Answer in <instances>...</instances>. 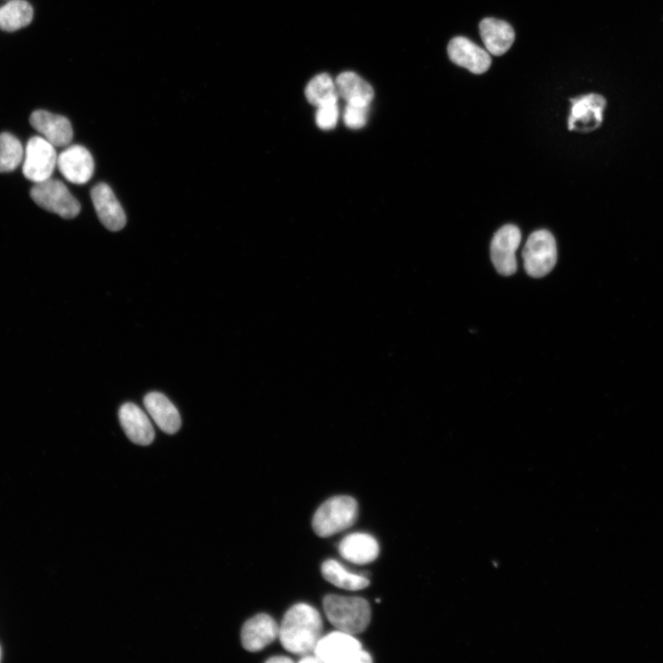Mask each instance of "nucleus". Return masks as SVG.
Returning <instances> with one entry per match:
<instances>
[{"instance_id": "obj_1", "label": "nucleus", "mask_w": 663, "mask_h": 663, "mask_svg": "<svg viewBox=\"0 0 663 663\" xmlns=\"http://www.w3.org/2000/svg\"><path fill=\"white\" fill-rule=\"evenodd\" d=\"M323 620L315 607L307 603L293 605L285 614L280 628V640L286 651L308 655L322 638Z\"/></svg>"}, {"instance_id": "obj_2", "label": "nucleus", "mask_w": 663, "mask_h": 663, "mask_svg": "<svg viewBox=\"0 0 663 663\" xmlns=\"http://www.w3.org/2000/svg\"><path fill=\"white\" fill-rule=\"evenodd\" d=\"M323 610L332 625L351 634L364 632L372 618L370 603L361 597L327 595Z\"/></svg>"}, {"instance_id": "obj_3", "label": "nucleus", "mask_w": 663, "mask_h": 663, "mask_svg": "<svg viewBox=\"0 0 663 663\" xmlns=\"http://www.w3.org/2000/svg\"><path fill=\"white\" fill-rule=\"evenodd\" d=\"M357 513L358 506L353 497L348 495L331 497L315 512L313 529L323 538L334 536L351 528L357 518Z\"/></svg>"}, {"instance_id": "obj_4", "label": "nucleus", "mask_w": 663, "mask_h": 663, "mask_svg": "<svg viewBox=\"0 0 663 663\" xmlns=\"http://www.w3.org/2000/svg\"><path fill=\"white\" fill-rule=\"evenodd\" d=\"M315 655L325 663H371L372 656L354 635L340 630L322 637Z\"/></svg>"}, {"instance_id": "obj_5", "label": "nucleus", "mask_w": 663, "mask_h": 663, "mask_svg": "<svg viewBox=\"0 0 663 663\" xmlns=\"http://www.w3.org/2000/svg\"><path fill=\"white\" fill-rule=\"evenodd\" d=\"M524 267L535 279L543 278L554 269L558 260L557 242L548 231H536L527 241L522 252Z\"/></svg>"}, {"instance_id": "obj_6", "label": "nucleus", "mask_w": 663, "mask_h": 663, "mask_svg": "<svg viewBox=\"0 0 663 663\" xmlns=\"http://www.w3.org/2000/svg\"><path fill=\"white\" fill-rule=\"evenodd\" d=\"M31 197L39 207L63 218H74L80 212V204L59 180L50 178L36 184Z\"/></svg>"}, {"instance_id": "obj_7", "label": "nucleus", "mask_w": 663, "mask_h": 663, "mask_svg": "<svg viewBox=\"0 0 663 663\" xmlns=\"http://www.w3.org/2000/svg\"><path fill=\"white\" fill-rule=\"evenodd\" d=\"M58 157L55 148L45 138L32 137L24 153V176L35 184L50 179L57 168Z\"/></svg>"}, {"instance_id": "obj_8", "label": "nucleus", "mask_w": 663, "mask_h": 663, "mask_svg": "<svg viewBox=\"0 0 663 663\" xmlns=\"http://www.w3.org/2000/svg\"><path fill=\"white\" fill-rule=\"evenodd\" d=\"M571 113L569 119V130L579 133H591L601 127L603 121V112L606 100L596 94L573 98Z\"/></svg>"}, {"instance_id": "obj_9", "label": "nucleus", "mask_w": 663, "mask_h": 663, "mask_svg": "<svg viewBox=\"0 0 663 663\" xmlns=\"http://www.w3.org/2000/svg\"><path fill=\"white\" fill-rule=\"evenodd\" d=\"M521 241L518 227L506 225L497 232L491 242L492 263L503 275H512L517 271L516 251Z\"/></svg>"}, {"instance_id": "obj_10", "label": "nucleus", "mask_w": 663, "mask_h": 663, "mask_svg": "<svg viewBox=\"0 0 663 663\" xmlns=\"http://www.w3.org/2000/svg\"><path fill=\"white\" fill-rule=\"evenodd\" d=\"M58 168L62 176L75 184H87L94 174V160L85 147H69L58 157Z\"/></svg>"}, {"instance_id": "obj_11", "label": "nucleus", "mask_w": 663, "mask_h": 663, "mask_svg": "<svg viewBox=\"0 0 663 663\" xmlns=\"http://www.w3.org/2000/svg\"><path fill=\"white\" fill-rule=\"evenodd\" d=\"M91 197L98 217L107 230L119 232L126 226V213L109 185L103 183L95 185Z\"/></svg>"}, {"instance_id": "obj_12", "label": "nucleus", "mask_w": 663, "mask_h": 663, "mask_svg": "<svg viewBox=\"0 0 663 663\" xmlns=\"http://www.w3.org/2000/svg\"><path fill=\"white\" fill-rule=\"evenodd\" d=\"M448 54L455 65L477 75L487 72L491 66L488 52L466 37L454 38L448 45Z\"/></svg>"}, {"instance_id": "obj_13", "label": "nucleus", "mask_w": 663, "mask_h": 663, "mask_svg": "<svg viewBox=\"0 0 663 663\" xmlns=\"http://www.w3.org/2000/svg\"><path fill=\"white\" fill-rule=\"evenodd\" d=\"M32 127L54 148L69 146L73 140V129L68 119L37 110L30 118Z\"/></svg>"}, {"instance_id": "obj_14", "label": "nucleus", "mask_w": 663, "mask_h": 663, "mask_svg": "<svg viewBox=\"0 0 663 663\" xmlns=\"http://www.w3.org/2000/svg\"><path fill=\"white\" fill-rule=\"evenodd\" d=\"M280 635L278 624L270 616L260 614L249 619L241 629L242 647L250 652L262 651Z\"/></svg>"}, {"instance_id": "obj_15", "label": "nucleus", "mask_w": 663, "mask_h": 663, "mask_svg": "<svg viewBox=\"0 0 663 663\" xmlns=\"http://www.w3.org/2000/svg\"><path fill=\"white\" fill-rule=\"evenodd\" d=\"M119 419L123 430L134 444L147 446L151 445L155 431L143 409L127 403L121 406Z\"/></svg>"}, {"instance_id": "obj_16", "label": "nucleus", "mask_w": 663, "mask_h": 663, "mask_svg": "<svg viewBox=\"0 0 663 663\" xmlns=\"http://www.w3.org/2000/svg\"><path fill=\"white\" fill-rule=\"evenodd\" d=\"M339 550L343 559L357 565L373 562L380 552L377 540L371 535L362 533L346 536L340 542Z\"/></svg>"}, {"instance_id": "obj_17", "label": "nucleus", "mask_w": 663, "mask_h": 663, "mask_svg": "<svg viewBox=\"0 0 663 663\" xmlns=\"http://www.w3.org/2000/svg\"><path fill=\"white\" fill-rule=\"evenodd\" d=\"M479 30L487 52L496 57L508 52L515 40L513 28L504 20L486 18L480 22Z\"/></svg>"}, {"instance_id": "obj_18", "label": "nucleus", "mask_w": 663, "mask_h": 663, "mask_svg": "<svg viewBox=\"0 0 663 663\" xmlns=\"http://www.w3.org/2000/svg\"><path fill=\"white\" fill-rule=\"evenodd\" d=\"M144 405L158 427L168 434L176 433L182 425L178 410L174 404L160 393L146 396Z\"/></svg>"}, {"instance_id": "obj_19", "label": "nucleus", "mask_w": 663, "mask_h": 663, "mask_svg": "<svg viewBox=\"0 0 663 663\" xmlns=\"http://www.w3.org/2000/svg\"><path fill=\"white\" fill-rule=\"evenodd\" d=\"M336 86L339 95L348 104L370 106L374 98V91L369 83L354 72L340 74Z\"/></svg>"}, {"instance_id": "obj_20", "label": "nucleus", "mask_w": 663, "mask_h": 663, "mask_svg": "<svg viewBox=\"0 0 663 663\" xmlns=\"http://www.w3.org/2000/svg\"><path fill=\"white\" fill-rule=\"evenodd\" d=\"M322 574L330 584L348 591H359L370 585V580L351 573L336 561L329 560L322 566Z\"/></svg>"}, {"instance_id": "obj_21", "label": "nucleus", "mask_w": 663, "mask_h": 663, "mask_svg": "<svg viewBox=\"0 0 663 663\" xmlns=\"http://www.w3.org/2000/svg\"><path fill=\"white\" fill-rule=\"evenodd\" d=\"M34 18L33 7L25 0H11L0 8V30L15 32L29 25Z\"/></svg>"}, {"instance_id": "obj_22", "label": "nucleus", "mask_w": 663, "mask_h": 663, "mask_svg": "<svg viewBox=\"0 0 663 663\" xmlns=\"http://www.w3.org/2000/svg\"><path fill=\"white\" fill-rule=\"evenodd\" d=\"M306 95L309 102L317 107L338 103L340 97L336 81L328 74L315 77L306 89Z\"/></svg>"}, {"instance_id": "obj_23", "label": "nucleus", "mask_w": 663, "mask_h": 663, "mask_svg": "<svg viewBox=\"0 0 663 663\" xmlns=\"http://www.w3.org/2000/svg\"><path fill=\"white\" fill-rule=\"evenodd\" d=\"M23 158L24 151L18 138L10 133L0 135V173L13 172Z\"/></svg>"}, {"instance_id": "obj_24", "label": "nucleus", "mask_w": 663, "mask_h": 663, "mask_svg": "<svg viewBox=\"0 0 663 663\" xmlns=\"http://www.w3.org/2000/svg\"><path fill=\"white\" fill-rule=\"evenodd\" d=\"M369 118V106L348 104L344 113V122L351 129L364 127Z\"/></svg>"}, {"instance_id": "obj_25", "label": "nucleus", "mask_w": 663, "mask_h": 663, "mask_svg": "<svg viewBox=\"0 0 663 663\" xmlns=\"http://www.w3.org/2000/svg\"><path fill=\"white\" fill-rule=\"evenodd\" d=\"M340 118L338 103H331L319 106L316 113L317 126L323 130H331L336 127Z\"/></svg>"}, {"instance_id": "obj_26", "label": "nucleus", "mask_w": 663, "mask_h": 663, "mask_svg": "<svg viewBox=\"0 0 663 663\" xmlns=\"http://www.w3.org/2000/svg\"><path fill=\"white\" fill-rule=\"evenodd\" d=\"M266 662L267 663H291V662H293V660L288 657L276 656V657L268 659Z\"/></svg>"}, {"instance_id": "obj_27", "label": "nucleus", "mask_w": 663, "mask_h": 663, "mask_svg": "<svg viewBox=\"0 0 663 663\" xmlns=\"http://www.w3.org/2000/svg\"><path fill=\"white\" fill-rule=\"evenodd\" d=\"M299 662H322L315 655V656H309L306 655V657H303L299 659Z\"/></svg>"}, {"instance_id": "obj_28", "label": "nucleus", "mask_w": 663, "mask_h": 663, "mask_svg": "<svg viewBox=\"0 0 663 663\" xmlns=\"http://www.w3.org/2000/svg\"><path fill=\"white\" fill-rule=\"evenodd\" d=\"M3 655H4L3 654V649H2V646H0V661H2Z\"/></svg>"}]
</instances>
